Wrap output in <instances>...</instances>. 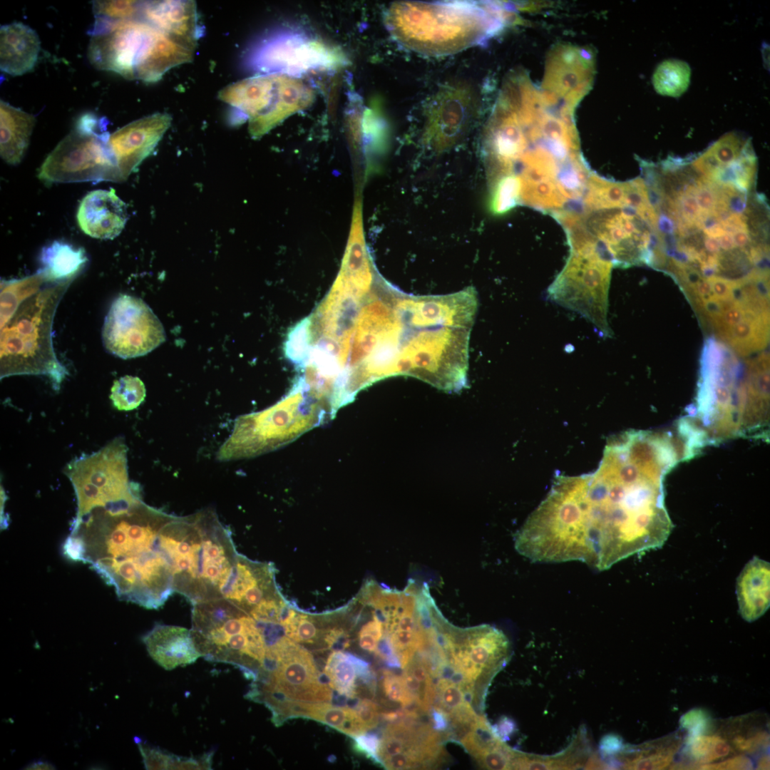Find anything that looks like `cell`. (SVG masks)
<instances>
[{
	"mask_svg": "<svg viewBox=\"0 0 770 770\" xmlns=\"http://www.w3.org/2000/svg\"><path fill=\"white\" fill-rule=\"evenodd\" d=\"M332 418L329 406L310 391L301 377L277 404L239 416L217 458L229 461L257 456L289 443Z\"/></svg>",
	"mask_w": 770,
	"mask_h": 770,
	"instance_id": "obj_5",
	"label": "cell"
},
{
	"mask_svg": "<svg viewBox=\"0 0 770 770\" xmlns=\"http://www.w3.org/2000/svg\"><path fill=\"white\" fill-rule=\"evenodd\" d=\"M697 292L699 296L705 297L709 296L712 291L711 284L709 280H704L699 282L696 287Z\"/></svg>",
	"mask_w": 770,
	"mask_h": 770,
	"instance_id": "obj_46",
	"label": "cell"
},
{
	"mask_svg": "<svg viewBox=\"0 0 770 770\" xmlns=\"http://www.w3.org/2000/svg\"><path fill=\"white\" fill-rule=\"evenodd\" d=\"M567 115L536 118L527 111L525 93L500 96L484 146L498 203L524 204L556 218L580 207L590 173Z\"/></svg>",
	"mask_w": 770,
	"mask_h": 770,
	"instance_id": "obj_2",
	"label": "cell"
},
{
	"mask_svg": "<svg viewBox=\"0 0 770 770\" xmlns=\"http://www.w3.org/2000/svg\"><path fill=\"white\" fill-rule=\"evenodd\" d=\"M138 19L192 51L202 34L194 1H140Z\"/></svg>",
	"mask_w": 770,
	"mask_h": 770,
	"instance_id": "obj_16",
	"label": "cell"
},
{
	"mask_svg": "<svg viewBox=\"0 0 770 770\" xmlns=\"http://www.w3.org/2000/svg\"><path fill=\"white\" fill-rule=\"evenodd\" d=\"M105 118L88 113L43 160L38 178L46 183L122 182L108 141Z\"/></svg>",
	"mask_w": 770,
	"mask_h": 770,
	"instance_id": "obj_6",
	"label": "cell"
},
{
	"mask_svg": "<svg viewBox=\"0 0 770 770\" xmlns=\"http://www.w3.org/2000/svg\"><path fill=\"white\" fill-rule=\"evenodd\" d=\"M382 690L391 702L399 704L402 707L414 704V700L407 689L402 676H399L390 671H384L381 682Z\"/></svg>",
	"mask_w": 770,
	"mask_h": 770,
	"instance_id": "obj_32",
	"label": "cell"
},
{
	"mask_svg": "<svg viewBox=\"0 0 770 770\" xmlns=\"http://www.w3.org/2000/svg\"><path fill=\"white\" fill-rule=\"evenodd\" d=\"M127 453L125 439L118 436L98 451L82 454L66 466L64 473L77 500L76 517L110 503L141 498L140 486L129 481Z\"/></svg>",
	"mask_w": 770,
	"mask_h": 770,
	"instance_id": "obj_10",
	"label": "cell"
},
{
	"mask_svg": "<svg viewBox=\"0 0 770 770\" xmlns=\"http://www.w3.org/2000/svg\"><path fill=\"white\" fill-rule=\"evenodd\" d=\"M735 246L742 247L746 246L749 241L748 230H741L732 233Z\"/></svg>",
	"mask_w": 770,
	"mask_h": 770,
	"instance_id": "obj_44",
	"label": "cell"
},
{
	"mask_svg": "<svg viewBox=\"0 0 770 770\" xmlns=\"http://www.w3.org/2000/svg\"><path fill=\"white\" fill-rule=\"evenodd\" d=\"M726 232L727 231L724 229V227L721 225L719 222L712 224L704 228V232L708 236V237L715 239L719 238Z\"/></svg>",
	"mask_w": 770,
	"mask_h": 770,
	"instance_id": "obj_43",
	"label": "cell"
},
{
	"mask_svg": "<svg viewBox=\"0 0 770 770\" xmlns=\"http://www.w3.org/2000/svg\"><path fill=\"white\" fill-rule=\"evenodd\" d=\"M769 766V757L765 756L760 759L759 761V767L760 769H767Z\"/></svg>",
	"mask_w": 770,
	"mask_h": 770,
	"instance_id": "obj_49",
	"label": "cell"
},
{
	"mask_svg": "<svg viewBox=\"0 0 770 770\" xmlns=\"http://www.w3.org/2000/svg\"><path fill=\"white\" fill-rule=\"evenodd\" d=\"M324 674L329 686L339 694L354 697L357 694L359 678L372 689L374 680L368 663L341 650H334L329 656L324 667Z\"/></svg>",
	"mask_w": 770,
	"mask_h": 770,
	"instance_id": "obj_23",
	"label": "cell"
},
{
	"mask_svg": "<svg viewBox=\"0 0 770 770\" xmlns=\"http://www.w3.org/2000/svg\"><path fill=\"white\" fill-rule=\"evenodd\" d=\"M443 632L446 659L470 679L490 683L509 659V640L495 627L460 628L446 620Z\"/></svg>",
	"mask_w": 770,
	"mask_h": 770,
	"instance_id": "obj_12",
	"label": "cell"
},
{
	"mask_svg": "<svg viewBox=\"0 0 770 770\" xmlns=\"http://www.w3.org/2000/svg\"><path fill=\"white\" fill-rule=\"evenodd\" d=\"M717 240L719 241L720 248L724 250H730L735 247L732 237V234L731 232H726Z\"/></svg>",
	"mask_w": 770,
	"mask_h": 770,
	"instance_id": "obj_45",
	"label": "cell"
},
{
	"mask_svg": "<svg viewBox=\"0 0 770 770\" xmlns=\"http://www.w3.org/2000/svg\"><path fill=\"white\" fill-rule=\"evenodd\" d=\"M690 756L697 761L708 763L728 755L729 745L717 736L697 735L690 736L688 742Z\"/></svg>",
	"mask_w": 770,
	"mask_h": 770,
	"instance_id": "obj_27",
	"label": "cell"
},
{
	"mask_svg": "<svg viewBox=\"0 0 770 770\" xmlns=\"http://www.w3.org/2000/svg\"><path fill=\"white\" fill-rule=\"evenodd\" d=\"M704 769H748L752 767L751 760L744 756H735L726 761L702 765Z\"/></svg>",
	"mask_w": 770,
	"mask_h": 770,
	"instance_id": "obj_39",
	"label": "cell"
},
{
	"mask_svg": "<svg viewBox=\"0 0 770 770\" xmlns=\"http://www.w3.org/2000/svg\"><path fill=\"white\" fill-rule=\"evenodd\" d=\"M171 515L142 499L95 508L74 518L63 550L89 564L120 600L158 609L175 592Z\"/></svg>",
	"mask_w": 770,
	"mask_h": 770,
	"instance_id": "obj_3",
	"label": "cell"
},
{
	"mask_svg": "<svg viewBox=\"0 0 770 770\" xmlns=\"http://www.w3.org/2000/svg\"><path fill=\"white\" fill-rule=\"evenodd\" d=\"M41 48L36 32L21 22L2 25L0 29V68L13 76L33 69Z\"/></svg>",
	"mask_w": 770,
	"mask_h": 770,
	"instance_id": "obj_19",
	"label": "cell"
},
{
	"mask_svg": "<svg viewBox=\"0 0 770 770\" xmlns=\"http://www.w3.org/2000/svg\"><path fill=\"white\" fill-rule=\"evenodd\" d=\"M146 769H183L186 757L176 756L159 747L135 739Z\"/></svg>",
	"mask_w": 770,
	"mask_h": 770,
	"instance_id": "obj_30",
	"label": "cell"
},
{
	"mask_svg": "<svg viewBox=\"0 0 770 770\" xmlns=\"http://www.w3.org/2000/svg\"><path fill=\"white\" fill-rule=\"evenodd\" d=\"M152 29L150 24L139 19L121 21L96 19L89 32L91 63L97 69L134 79L135 67L146 51Z\"/></svg>",
	"mask_w": 770,
	"mask_h": 770,
	"instance_id": "obj_14",
	"label": "cell"
},
{
	"mask_svg": "<svg viewBox=\"0 0 770 770\" xmlns=\"http://www.w3.org/2000/svg\"><path fill=\"white\" fill-rule=\"evenodd\" d=\"M353 738L354 741V748L358 751L382 766L378 756L380 740L375 734L364 732L354 736Z\"/></svg>",
	"mask_w": 770,
	"mask_h": 770,
	"instance_id": "obj_34",
	"label": "cell"
},
{
	"mask_svg": "<svg viewBox=\"0 0 770 770\" xmlns=\"http://www.w3.org/2000/svg\"><path fill=\"white\" fill-rule=\"evenodd\" d=\"M35 123L32 114L0 101V154L6 163L16 165L21 162Z\"/></svg>",
	"mask_w": 770,
	"mask_h": 770,
	"instance_id": "obj_22",
	"label": "cell"
},
{
	"mask_svg": "<svg viewBox=\"0 0 770 770\" xmlns=\"http://www.w3.org/2000/svg\"><path fill=\"white\" fill-rule=\"evenodd\" d=\"M172 121L167 113L134 120L110 134L108 144L122 182L153 151Z\"/></svg>",
	"mask_w": 770,
	"mask_h": 770,
	"instance_id": "obj_15",
	"label": "cell"
},
{
	"mask_svg": "<svg viewBox=\"0 0 770 770\" xmlns=\"http://www.w3.org/2000/svg\"><path fill=\"white\" fill-rule=\"evenodd\" d=\"M691 75L689 65L677 59L666 60L656 68L653 85L656 91L663 96L677 97L687 88Z\"/></svg>",
	"mask_w": 770,
	"mask_h": 770,
	"instance_id": "obj_25",
	"label": "cell"
},
{
	"mask_svg": "<svg viewBox=\"0 0 770 770\" xmlns=\"http://www.w3.org/2000/svg\"><path fill=\"white\" fill-rule=\"evenodd\" d=\"M756 320L743 319L731 328L734 342H749L756 336Z\"/></svg>",
	"mask_w": 770,
	"mask_h": 770,
	"instance_id": "obj_37",
	"label": "cell"
},
{
	"mask_svg": "<svg viewBox=\"0 0 770 770\" xmlns=\"http://www.w3.org/2000/svg\"><path fill=\"white\" fill-rule=\"evenodd\" d=\"M152 659L166 670L194 663L202 655L190 630L156 624L142 638Z\"/></svg>",
	"mask_w": 770,
	"mask_h": 770,
	"instance_id": "obj_18",
	"label": "cell"
},
{
	"mask_svg": "<svg viewBox=\"0 0 770 770\" xmlns=\"http://www.w3.org/2000/svg\"><path fill=\"white\" fill-rule=\"evenodd\" d=\"M708 280L717 298L723 300L729 298L733 289V282L717 277H710Z\"/></svg>",
	"mask_w": 770,
	"mask_h": 770,
	"instance_id": "obj_41",
	"label": "cell"
},
{
	"mask_svg": "<svg viewBox=\"0 0 770 770\" xmlns=\"http://www.w3.org/2000/svg\"><path fill=\"white\" fill-rule=\"evenodd\" d=\"M385 21L404 46L432 56L453 53L483 42L504 24L497 4L476 1H400L387 9Z\"/></svg>",
	"mask_w": 770,
	"mask_h": 770,
	"instance_id": "obj_4",
	"label": "cell"
},
{
	"mask_svg": "<svg viewBox=\"0 0 770 770\" xmlns=\"http://www.w3.org/2000/svg\"><path fill=\"white\" fill-rule=\"evenodd\" d=\"M694 197L702 213H712L716 203V195L714 190L702 181H699L694 192Z\"/></svg>",
	"mask_w": 770,
	"mask_h": 770,
	"instance_id": "obj_36",
	"label": "cell"
},
{
	"mask_svg": "<svg viewBox=\"0 0 770 770\" xmlns=\"http://www.w3.org/2000/svg\"><path fill=\"white\" fill-rule=\"evenodd\" d=\"M88 261L83 248L61 240H54L44 246L39 255L41 265L38 271L51 282L69 281Z\"/></svg>",
	"mask_w": 770,
	"mask_h": 770,
	"instance_id": "obj_24",
	"label": "cell"
},
{
	"mask_svg": "<svg viewBox=\"0 0 770 770\" xmlns=\"http://www.w3.org/2000/svg\"><path fill=\"white\" fill-rule=\"evenodd\" d=\"M768 741L769 736L766 734L759 733L749 738L738 736L734 739L733 743L739 750L751 751L755 750L759 746L766 745Z\"/></svg>",
	"mask_w": 770,
	"mask_h": 770,
	"instance_id": "obj_40",
	"label": "cell"
},
{
	"mask_svg": "<svg viewBox=\"0 0 770 770\" xmlns=\"http://www.w3.org/2000/svg\"><path fill=\"white\" fill-rule=\"evenodd\" d=\"M744 317V311L741 307H734L726 311L723 315V321L730 329L741 322Z\"/></svg>",
	"mask_w": 770,
	"mask_h": 770,
	"instance_id": "obj_42",
	"label": "cell"
},
{
	"mask_svg": "<svg viewBox=\"0 0 770 770\" xmlns=\"http://www.w3.org/2000/svg\"><path fill=\"white\" fill-rule=\"evenodd\" d=\"M682 214L687 223L693 224L699 216L701 211L692 194L684 193L680 198Z\"/></svg>",
	"mask_w": 770,
	"mask_h": 770,
	"instance_id": "obj_38",
	"label": "cell"
},
{
	"mask_svg": "<svg viewBox=\"0 0 770 770\" xmlns=\"http://www.w3.org/2000/svg\"><path fill=\"white\" fill-rule=\"evenodd\" d=\"M704 247L707 251L712 253H717L720 249L718 240L708 237L704 239Z\"/></svg>",
	"mask_w": 770,
	"mask_h": 770,
	"instance_id": "obj_47",
	"label": "cell"
},
{
	"mask_svg": "<svg viewBox=\"0 0 770 770\" xmlns=\"http://www.w3.org/2000/svg\"><path fill=\"white\" fill-rule=\"evenodd\" d=\"M77 222L87 235L98 239H113L124 228L128 220L126 206L111 188L88 192L81 200L76 213Z\"/></svg>",
	"mask_w": 770,
	"mask_h": 770,
	"instance_id": "obj_17",
	"label": "cell"
},
{
	"mask_svg": "<svg viewBox=\"0 0 770 770\" xmlns=\"http://www.w3.org/2000/svg\"><path fill=\"white\" fill-rule=\"evenodd\" d=\"M321 676L312 655L284 635L267 649L257 679L245 697L267 707L282 700L328 702L332 690Z\"/></svg>",
	"mask_w": 770,
	"mask_h": 770,
	"instance_id": "obj_8",
	"label": "cell"
},
{
	"mask_svg": "<svg viewBox=\"0 0 770 770\" xmlns=\"http://www.w3.org/2000/svg\"><path fill=\"white\" fill-rule=\"evenodd\" d=\"M358 724L363 733L375 727L379 722V712L376 703L368 699L359 701L354 707Z\"/></svg>",
	"mask_w": 770,
	"mask_h": 770,
	"instance_id": "obj_33",
	"label": "cell"
},
{
	"mask_svg": "<svg viewBox=\"0 0 770 770\" xmlns=\"http://www.w3.org/2000/svg\"><path fill=\"white\" fill-rule=\"evenodd\" d=\"M30 767L31 768H29V769H40L39 767H41V769H53V766H51L49 763L48 764L47 762H43V761H38V762H36V763L33 764L32 765L31 764Z\"/></svg>",
	"mask_w": 770,
	"mask_h": 770,
	"instance_id": "obj_48",
	"label": "cell"
},
{
	"mask_svg": "<svg viewBox=\"0 0 770 770\" xmlns=\"http://www.w3.org/2000/svg\"><path fill=\"white\" fill-rule=\"evenodd\" d=\"M769 563L754 556L740 573L736 587L739 611L748 622L762 616L769 607Z\"/></svg>",
	"mask_w": 770,
	"mask_h": 770,
	"instance_id": "obj_21",
	"label": "cell"
},
{
	"mask_svg": "<svg viewBox=\"0 0 770 770\" xmlns=\"http://www.w3.org/2000/svg\"><path fill=\"white\" fill-rule=\"evenodd\" d=\"M140 1H95L93 11L96 19L121 21L138 19Z\"/></svg>",
	"mask_w": 770,
	"mask_h": 770,
	"instance_id": "obj_28",
	"label": "cell"
},
{
	"mask_svg": "<svg viewBox=\"0 0 770 770\" xmlns=\"http://www.w3.org/2000/svg\"><path fill=\"white\" fill-rule=\"evenodd\" d=\"M166 338L162 323L140 298L120 294L112 302L102 328L109 353L126 359L145 355Z\"/></svg>",
	"mask_w": 770,
	"mask_h": 770,
	"instance_id": "obj_11",
	"label": "cell"
},
{
	"mask_svg": "<svg viewBox=\"0 0 770 770\" xmlns=\"http://www.w3.org/2000/svg\"><path fill=\"white\" fill-rule=\"evenodd\" d=\"M676 752L674 747L640 749L624 765L627 769H662L668 766Z\"/></svg>",
	"mask_w": 770,
	"mask_h": 770,
	"instance_id": "obj_29",
	"label": "cell"
},
{
	"mask_svg": "<svg viewBox=\"0 0 770 770\" xmlns=\"http://www.w3.org/2000/svg\"><path fill=\"white\" fill-rule=\"evenodd\" d=\"M708 722L705 713L699 709H694L682 716L680 720L682 727L689 731L690 736L701 734L706 729Z\"/></svg>",
	"mask_w": 770,
	"mask_h": 770,
	"instance_id": "obj_35",
	"label": "cell"
},
{
	"mask_svg": "<svg viewBox=\"0 0 770 770\" xmlns=\"http://www.w3.org/2000/svg\"><path fill=\"white\" fill-rule=\"evenodd\" d=\"M145 386L142 380L133 376H124L115 380L111 389L110 399L118 411H132L145 400Z\"/></svg>",
	"mask_w": 770,
	"mask_h": 770,
	"instance_id": "obj_26",
	"label": "cell"
},
{
	"mask_svg": "<svg viewBox=\"0 0 770 770\" xmlns=\"http://www.w3.org/2000/svg\"><path fill=\"white\" fill-rule=\"evenodd\" d=\"M249 65L264 74L292 77L314 70L341 66V53L327 44L300 34H280L264 41L249 56Z\"/></svg>",
	"mask_w": 770,
	"mask_h": 770,
	"instance_id": "obj_13",
	"label": "cell"
},
{
	"mask_svg": "<svg viewBox=\"0 0 770 770\" xmlns=\"http://www.w3.org/2000/svg\"><path fill=\"white\" fill-rule=\"evenodd\" d=\"M674 436L634 430L614 436L596 471L570 477L573 510L590 566L605 570L667 541L673 524L665 506L664 481L684 461Z\"/></svg>",
	"mask_w": 770,
	"mask_h": 770,
	"instance_id": "obj_1",
	"label": "cell"
},
{
	"mask_svg": "<svg viewBox=\"0 0 770 770\" xmlns=\"http://www.w3.org/2000/svg\"><path fill=\"white\" fill-rule=\"evenodd\" d=\"M570 255L548 288L550 299L587 319L600 336L608 334L606 319L612 260L585 239L569 242Z\"/></svg>",
	"mask_w": 770,
	"mask_h": 770,
	"instance_id": "obj_7",
	"label": "cell"
},
{
	"mask_svg": "<svg viewBox=\"0 0 770 770\" xmlns=\"http://www.w3.org/2000/svg\"><path fill=\"white\" fill-rule=\"evenodd\" d=\"M218 97L247 119L250 135L260 138L307 108L314 93L296 77L271 73L231 83L220 90Z\"/></svg>",
	"mask_w": 770,
	"mask_h": 770,
	"instance_id": "obj_9",
	"label": "cell"
},
{
	"mask_svg": "<svg viewBox=\"0 0 770 770\" xmlns=\"http://www.w3.org/2000/svg\"><path fill=\"white\" fill-rule=\"evenodd\" d=\"M310 320L306 319L289 333L284 344L286 356L297 364L303 366L307 359L310 340Z\"/></svg>",
	"mask_w": 770,
	"mask_h": 770,
	"instance_id": "obj_31",
	"label": "cell"
},
{
	"mask_svg": "<svg viewBox=\"0 0 770 770\" xmlns=\"http://www.w3.org/2000/svg\"><path fill=\"white\" fill-rule=\"evenodd\" d=\"M270 710L276 726L281 725L287 719L302 717L326 724L352 737L362 734L355 711L349 707L327 702L282 700L274 703Z\"/></svg>",
	"mask_w": 770,
	"mask_h": 770,
	"instance_id": "obj_20",
	"label": "cell"
}]
</instances>
